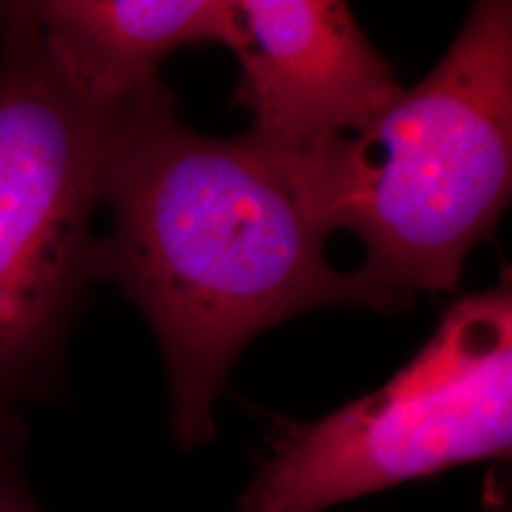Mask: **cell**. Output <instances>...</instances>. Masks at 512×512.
Segmentation results:
<instances>
[{
  "label": "cell",
  "mask_w": 512,
  "mask_h": 512,
  "mask_svg": "<svg viewBox=\"0 0 512 512\" xmlns=\"http://www.w3.org/2000/svg\"><path fill=\"white\" fill-rule=\"evenodd\" d=\"M102 207L91 280L117 285L155 332L183 451L214 439L226 377L256 335L323 306L375 309L354 271L328 261L330 235L283 166L247 136L192 131L164 83L121 107Z\"/></svg>",
  "instance_id": "6da1fadb"
},
{
  "label": "cell",
  "mask_w": 512,
  "mask_h": 512,
  "mask_svg": "<svg viewBox=\"0 0 512 512\" xmlns=\"http://www.w3.org/2000/svg\"><path fill=\"white\" fill-rule=\"evenodd\" d=\"M275 162L325 233L366 247L354 275L377 311L451 292L510 200L512 5L475 3L432 72L361 136Z\"/></svg>",
  "instance_id": "7a4b0ae2"
},
{
  "label": "cell",
  "mask_w": 512,
  "mask_h": 512,
  "mask_svg": "<svg viewBox=\"0 0 512 512\" xmlns=\"http://www.w3.org/2000/svg\"><path fill=\"white\" fill-rule=\"evenodd\" d=\"M121 110L57 74L24 3H0V406L53 387L91 280Z\"/></svg>",
  "instance_id": "3957f363"
},
{
  "label": "cell",
  "mask_w": 512,
  "mask_h": 512,
  "mask_svg": "<svg viewBox=\"0 0 512 512\" xmlns=\"http://www.w3.org/2000/svg\"><path fill=\"white\" fill-rule=\"evenodd\" d=\"M512 290L458 299L387 384L273 434L235 512H325L479 460L510 458Z\"/></svg>",
  "instance_id": "277c9868"
},
{
  "label": "cell",
  "mask_w": 512,
  "mask_h": 512,
  "mask_svg": "<svg viewBox=\"0 0 512 512\" xmlns=\"http://www.w3.org/2000/svg\"><path fill=\"white\" fill-rule=\"evenodd\" d=\"M245 136L304 159L361 136L401 98L392 64L339 0H233Z\"/></svg>",
  "instance_id": "5b68a950"
},
{
  "label": "cell",
  "mask_w": 512,
  "mask_h": 512,
  "mask_svg": "<svg viewBox=\"0 0 512 512\" xmlns=\"http://www.w3.org/2000/svg\"><path fill=\"white\" fill-rule=\"evenodd\" d=\"M43 48L74 93L121 110L155 88L171 53L204 43L233 50V0H34Z\"/></svg>",
  "instance_id": "8992f818"
},
{
  "label": "cell",
  "mask_w": 512,
  "mask_h": 512,
  "mask_svg": "<svg viewBox=\"0 0 512 512\" xmlns=\"http://www.w3.org/2000/svg\"><path fill=\"white\" fill-rule=\"evenodd\" d=\"M27 427L17 408L0 406V512H48L24 470Z\"/></svg>",
  "instance_id": "52a82bcc"
},
{
  "label": "cell",
  "mask_w": 512,
  "mask_h": 512,
  "mask_svg": "<svg viewBox=\"0 0 512 512\" xmlns=\"http://www.w3.org/2000/svg\"><path fill=\"white\" fill-rule=\"evenodd\" d=\"M496 512H508V508H505L503 503H498V508H496Z\"/></svg>",
  "instance_id": "ba28073f"
}]
</instances>
